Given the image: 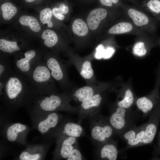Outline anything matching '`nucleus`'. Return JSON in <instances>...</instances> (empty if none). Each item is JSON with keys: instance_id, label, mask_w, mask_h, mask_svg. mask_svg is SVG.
I'll use <instances>...</instances> for the list:
<instances>
[{"instance_id": "f257e3e1", "label": "nucleus", "mask_w": 160, "mask_h": 160, "mask_svg": "<svg viewBox=\"0 0 160 160\" xmlns=\"http://www.w3.org/2000/svg\"><path fill=\"white\" fill-rule=\"evenodd\" d=\"M5 80L3 103L7 109L13 110L32 104L39 95L24 75L12 71Z\"/></svg>"}, {"instance_id": "f03ea898", "label": "nucleus", "mask_w": 160, "mask_h": 160, "mask_svg": "<svg viewBox=\"0 0 160 160\" xmlns=\"http://www.w3.org/2000/svg\"><path fill=\"white\" fill-rule=\"evenodd\" d=\"M70 91H64L58 93L46 95H39L33 103L34 111L41 113L62 111L73 113H78V106L72 105Z\"/></svg>"}, {"instance_id": "7ed1b4c3", "label": "nucleus", "mask_w": 160, "mask_h": 160, "mask_svg": "<svg viewBox=\"0 0 160 160\" xmlns=\"http://www.w3.org/2000/svg\"><path fill=\"white\" fill-rule=\"evenodd\" d=\"M28 78L39 95L57 93L55 80L44 60L36 63Z\"/></svg>"}, {"instance_id": "20e7f679", "label": "nucleus", "mask_w": 160, "mask_h": 160, "mask_svg": "<svg viewBox=\"0 0 160 160\" xmlns=\"http://www.w3.org/2000/svg\"><path fill=\"white\" fill-rule=\"evenodd\" d=\"M91 140L96 146L103 143L116 135L107 117L103 116L100 111L89 117Z\"/></svg>"}, {"instance_id": "39448f33", "label": "nucleus", "mask_w": 160, "mask_h": 160, "mask_svg": "<svg viewBox=\"0 0 160 160\" xmlns=\"http://www.w3.org/2000/svg\"><path fill=\"white\" fill-rule=\"evenodd\" d=\"M44 61L52 78L64 91H70L75 87L69 78L68 71L70 65L68 62H64L52 55H45Z\"/></svg>"}, {"instance_id": "423d86ee", "label": "nucleus", "mask_w": 160, "mask_h": 160, "mask_svg": "<svg viewBox=\"0 0 160 160\" xmlns=\"http://www.w3.org/2000/svg\"><path fill=\"white\" fill-rule=\"evenodd\" d=\"M138 116L131 109L118 106L114 105L107 117L116 135L119 136L124 132L135 126V121Z\"/></svg>"}, {"instance_id": "0eeeda50", "label": "nucleus", "mask_w": 160, "mask_h": 160, "mask_svg": "<svg viewBox=\"0 0 160 160\" xmlns=\"http://www.w3.org/2000/svg\"><path fill=\"white\" fill-rule=\"evenodd\" d=\"M110 84L97 81L96 82L77 88L75 87L70 91L71 100L77 103H81L100 92L105 91Z\"/></svg>"}, {"instance_id": "6e6552de", "label": "nucleus", "mask_w": 160, "mask_h": 160, "mask_svg": "<svg viewBox=\"0 0 160 160\" xmlns=\"http://www.w3.org/2000/svg\"><path fill=\"white\" fill-rule=\"evenodd\" d=\"M106 97L105 91L98 93L81 103L79 106L77 123L81 124L83 120L90 115L100 111Z\"/></svg>"}, {"instance_id": "1a4fd4ad", "label": "nucleus", "mask_w": 160, "mask_h": 160, "mask_svg": "<svg viewBox=\"0 0 160 160\" xmlns=\"http://www.w3.org/2000/svg\"><path fill=\"white\" fill-rule=\"evenodd\" d=\"M40 60L35 50H28L15 58V71L28 78L34 66Z\"/></svg>"}, {"instance_id": "9d476101", "label": "nucleus", "mask_w": 160, "mask_h": 160, "mask_svg": "<svg viewBox=\"0 0 160 160\" xmlns=\"http://www.w3.org/2000/svg\"><path fill=\"white\" fill-rule=\"evenodd\" d=\"M68 62L70 65L74 66L87 84H92L97 81L92 67L91 60L89 59L81 58L72 55H70Z\"/></svg>"}, {"instance_id": "9b49d317", "label": "nucleus", "mask_w": 160, "mask_h": 160, "mask_svg": "<svg viewBox=\"0 0 160 160\" xmlns=\"http://www.w3.org/2000/svg\"><path fill=\"white\" fill-rule=\"evenodd\" d=\"M51 135L56 138V140L65 137L79 138L85 136L84 131L81 124L71 121H66L61 123L51 133Z\"/></svg>"}, {"instance_id": "f8f14e48", "label": "nucleus", "mask_w": 160, "mask_h": 160, "mask_svg": "<svg viewBox=\"0 0 160 160\" xmlns=\"http://www.w3.org/2000/svg\"><path fill=\"white\" fill-rule=\"evenodd\" d=\"M118 153L117 142L112 138L96 146L95 157L97 160H116Z\"/></svg>"}, {"instance_id": "ddd939ff", "label": "nucleus", "mask_w": 160, "mask_h": 160, "mask_svg": "<svg viewBox=\"0 0 160 160\" xmlns=\"http://www.w3.org/2000/svg\"><path fill=\"white\" fill-rule=\"evenodd\" d=\"M54 157L55 159L67 160L72 150L78 146V138L65 137L56 141Z\"/></svg>"}, {"instance_id": "4468645a", "label": "nucleus", "mask_w": 160, "mask_h": 160, "mask_svg": "<svg viewBox=\"0 0 160 160\" xmlns=\"http://www.w3.org/2000/svg\"><path fill=\"white\" fill-rule=\"evenodd\" d=\"M47 116L38 122L37 129L42 134L51 133L59 125L63 116L57 111L47 113Z\"/></svg>"}, {"instance_id": "2eb2a0df", "label": "nucleus", "mask_w": 160, "mask_h": 160, "mask_svg": "<svg viewBox=\"0 0 160 160\" xmlns=\"http://www.w3.org/2000/svg\"><path fill=\"white\" fill-rule=\"evenodd\" d=\"M160 84L158 81L156 89L151 95L137 98L135 101L138 110L141 111L144 116H147L154 107L158 97V89Z\"/></svg>"}, {"instance_id": "dca6fc26", "label": "nucleus", "mask_w": 160, "mask_h": 160, "mask_svg": "<svg viewBox=\"0 0 160 160\" xmlns=\"http://www.w3.org/2000/svg\"><path fill=\"white\" fill-rule=\"evenodd\" d=\"M107 15V11L104 8H97L93 10L89 13L87 18L88 27L91 30H96L101 21L106 18Z\"/></svg>"}, {"instance_id": "f3484780", "label": "nucleus", "mask_w": 160, "mask_h": 160, "mask_svg": "<svg viewBox=\"0 0 160 160\" xmlns=\"http://www.w3.org/2000/svg\"><path fill=\"white\" fill-rule=\"evenodd\" d=\"M135 100L132 91L128 88L118 95L115 105L126 109H131Z\"/></svg>"}, {"instance_id": "a211bd4d", "label": "nucleus", "mask_w": 160, "mask_h": 160, "mask_svg": "<svg viewBox=\"0 0 160 160\" xmlns=\"http://www.w3.org/2000/svg\"><path fill=\"white\" fill-rule=\"evenodd\" d=\"M27 129V126L24 124L15 123L9 126L6 131V137L9 142H15L20 134L24 132Z\"/></svg>"}, {"instance_id": "6ab92c4d", "label": "nucleus", "mask_w": 160, "mask_h": 160, "mask_svg": "<svg viewBox=\"0 0 160 160\" xmlns=\"http://www.w3.org/2000/svg\"><path fill=\"white\" fill-rule=\"evenodd\" d=\"M129 16L133 22L138 27H142L148 25L150 22L148 17L145 14L133 8L128 11Z\"/></svg>"}, {"instance_id": "aec40b11", "label": "nucleus", "mask_w": 160, "mask_h": 160, "mask_svg": "<svg viewBox=\"0 0 160 160\" xmlns=\"http://www.w3.org/2000/svg\"><path fill=\"white\" fill-rule=\"evenodd\" d=\"M41 38L44 40V44L47 47L52 48L58 43V39L56 33L49 29H46L42 32Z\"/></svg>"}, {"instance_id": "412c9836", "label": "nucleus", "mask_w": 160, "mask_h": 160, "mask_svg": "<svg viewBox=\"0 0 160 160\" xmlns=\"http://www.w3.org/2000/svg\"><path fill=\"white\" fill-rule=\"evenodd\" d=\"M19 22L22 25L28 26L33 31L37 32L40 31L41 26L37 19L28 15H23L19 19Z\"/></svg>"}, {"instance_id": "4be33fe9", "label": "nucleus", "mask_w": 160, "mask_h": 160, "mask_svg": "<svg viewBox=\"0 0 160 160\" xmlns=\"http://www.w3.org/2000/svg\"><path fill=\"white\" fill-rule=\"evenodd\" d=\"M21 49L16 41H10L3 39H0V50L3 52L12 54Z\"/></svg>"}, {"instance_id": "5701e85b", "label": "nucleus", "mask_w": 160, "mask_h": 160, "mask_svg": "<svg viewBox=\"0 0 160 160\" xmlns=\"http://www.w3.org/2000/svg\"><path fill=\"white\" fill-rule=\"evenodd\" d=\"M1 9L3 19L6 20H11L17 12V9L16 6L8 1L4 2L1 4Z\"/></svg>"}, {"instance_id": "b1692460", "label": "nucleus", "mask_w": 160, "mask_h": 160, "mask_svg": "<svg viewBox=\"0 0 160 160\" xmlns=\"http://www.w3.org/2000/svg\"><path fill=\"white\" fill-rule=\"evenodd\" d=\"M133 28V26L130 23L127 22H121L111 27L108 30V32L111 34H123L130 32Z\"/></svg>"}, {"instance_id": "393cba45", "label": "nucleus", "mask_w": 160, "mask_h": 160, "mask_svg": "<svg viewBox=\"0 0 160 160\" xmlns=\"http://www.w3.org/2000/svg\"><path fill=\"white\" fill-rule=\"evenodd\" d=\"M72 28L73 33L80 36H85L88 32L87 25L80 19H77L73 21Z\"/></svg>"}, {"instance_id": "a878e982", "label": "nucleus", "mask_w": 160, "mask_h": 160, "mask_svg": "<svg viewBox=\"0 0 160 160\" xmlns=\"http://www.w3.org/2000/svg\"><path fill=\"white\" fill-rule=\"evenodd\" d=\"M53 15L52 10L48 7H46L42 9L40 12L39 18L41 23L43 24H47L49 28L53 27V24L51 21Z\"/></svg>"}, {"instance_id": "bb28decb", "label": "nucleus", "mask_w": 160, "mask_h": 160, "mask_svg": "<svg viewBox=\"0 0 160 160\" xmlns=\"http://www.w3.org/2000/svg\"><path fill=\"white\" fill-rule=\"evenodd\" d=\"M11 63L4 58H1L0 61V80L6 78L12 72Z\"/></svg>"}, {"instance_id": "cd10ccee", "label": "nucleus", "mask_w": 160, "mask_h": 160, "mask_svg": "<svg viewBox=\"0 0 160 160\" xmlns=\"http://www.w3.org/2000/svg\"><path fill=\"white\" fill-rule=\"evenodd\" d=\"M42 156L39 152H32L30 151H25L22 152L19 156L20 160H39L41 159Z\"/></svg>"}, {"instance_id": "c85d7f7f", "label": "nucleus", "mask_w": 160, "mask_h": 160, "mask_svg": "<svg viewBox=\"0 0 160 160\" xmlns=\"http://www.w3.org/2000/svg\"><path fill=\"white\" fill-rule=\"evenodd\" d=\"M147 5L151 12L160 18V0H150Z\"/></svg>"}, {"instance_id": "c756f323", "label": "nucleus", "mask_w": 160, "mask_h": 160, "mask_svg": "<svg viewBox=\"0 0 160 160\" xmlns=\"http://www.w3.org/2000/svg\"><path fill=\"white\" fill-rule=\"evenodd\" d=\"M133 51L135 55L140 57L144 56L147 53L145 44L143 42H138L135 44L133 47Z\"/></svg>"}, {"instance_id": "7c9ffc66", "label": "nucleus", "mask_w": 160, "mask_h": 160, "mask_svg": "<svg viewBox=\"0 0 160 160\" xmlns=\"http://www.w3.org/2000/svg\"><path fill=\"white\" fill-rule=\"evenodd\" d=\"M83 156L78 146L75 148L72 151L67 160H84Z\"/></svg>"}, {"instance_id": "2f4dec72", "label": "nucleus", "mask_w": 160, "mask_h": 160, "mask_svg": "<svg viewBox=\"0 0 160 160\" xmlns=\"http://www.w3.org/2000/svg\"><path fill=\"white\" fill-rule=\"evenodd\" d=\"M105 48L102 44L98 45L96 48L95 52L94 55L95 58L97 59H100L103 57Z\"/></svg>"}, {"instance_id": "473e14b6", "label": "nucleus", "mask_w": 160, "mask_h": 160, "mask_svg": "<svg viewBox=\"0 0 160 160\" xmlns=\"http://www.w3.org/2000/svg\"><path fill=\"white\" fill-rule=\"evenodd\" d=\"M53 14L57 19L60 20H63L65 18L63 12L59 7H54L52 10Z\"/></svg>"}, {"instance_id": "72a5a7b5", "label": "nucleus", "mask_w": 160, "mask_h": 160, "mask_svg": "<svg viewBox=\"0 0 160 160\" xmlns=\"http://www.w3.org/2000/svg\"><path fill=\"white\" fill-rule=\"evenodd\" d=\"M115 52L114 49L111 47H108L105 49L103 58L108 59L111 57Z\"/></svg>"}, {"instance_id": "f704fd0d", "label": "nucleus", "mask_w": 160, "mask_h": 160, "mask_svg": "<svg viewBox=\"0 0 160 160\" xmlns=\"http://www.w3.org/2000/svg\"><path fill=\"white\" fill-rule=\"evenodd\" d=\"M119 0H100V1L102 4L103 5L108 6L111 7L113 5V3L116 4L117 3Z\"/></svg>"}, {"instance_id": "c9c22d12", "label": "nucleus", "mask_w": 160, "mask_h": 160, "mask_svg": "<svg viewBox=\"0 0 160 160\" xmlns=\"http://www.w3.org/2000/svg\"><path fill=\"white\" fill-rule=\"evenodd\" d=\"M25 2L27 3H32L37 0H24Z\"/></svg>"}, {"instance_id": "e433bc0d", "label": "nucleus", "mask_w": 160, "mask_h": 160, "mask_svg": "<svg viewBox=\"0 0 160 160\" xmlns=\"http://www.w3.org/2000/svg\"></svg>"}]
</instances>
